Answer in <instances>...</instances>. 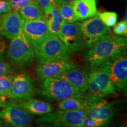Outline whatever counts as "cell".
Wrapping results in <instances>:
<instances>
[{"mask_svg":"<svg viewBox=\"0 0 127 127\" xmlns=\"http://www.w3.org/2000/svg\"><path fill=\"white\" fill-rule=\"evenodd\" d=\"M126 37L107 35L98 41L85 54L84 57L90 69L127 51Z\"/></svg>","mask_w":127,"mask_h":127,"instance_id":"1","label":"cell"},{"mask_svg":"<svg viewBox=\"0 0 127 127\" xmlns=\"http://www.w3.org/2000/svg\"><path fill=\"white\" fill-rule=\"evenodd\" d=\"M85 124L87 127H107L115 113L114 103L104 98L87 97Z\"/></svg>","mask_w":127,"mask_h":127,"instance_id":"2","label":"cell"},{"mask_svg":"<svg viewBox=\"0 0 127 127\" xmlns=\"http://www.w3.org/2000/svg\"><path fill=\"white\" fill-rule=\"evenodd\" d=\"M34 50L39 64L56 60L69 59L74 53L58 36L51 34L35 47Z\"/></svg>","mask_w":127,"mask_h":127,"instance_id":"3","label":"cell"},{"mask_svg":"<svg viewBox=\"0 0 127 127\" xmlns=\"http://www.w3.org/2000/svg\"><path fill=\"white\" fill-rule=\"evenodd\" d=\"M39 92L47 98L58 101L74 98H86L85 94L78 89L59 78H48L43 79Z\"/></svg>","mask_w":127,"mask_h":127,"instance_id":"4","label":"cell"},{"mask_svg":"<svg viewBox=\"0 0 127 127\" xmlns=\"http://www.w3.org/2000/svg\"><path fill=\"white\" fill-rule=\"evenodd\" d=\"M86 109L64 111L58 109L41 115L36 119L38 124H46L54 127H87L85 124Z\"/></svg>","mask_w":127,"mask_h":127,"instance_id":"5","label":"cell"},{"mask_svg":"<svg viewBox=\"0 0 127 127\" xmlns=\"http://www.w3.org/2000/svg\"><path fill=\"white\" fill-rule=\"evenodd\" d=\"M87 96L102 99L115 93L116 90L106 69L102 65L91 69L89 73Z\"/></svg>","mask_w":127,"mask_h":127,"instance_id":"6","label":"cell"},{"mask_svg":"<svg viewBox=\"0 0 127 127\" xmlns=\"http://www.w3.org/2000/svg\"><path fill=\"white\" fill-rule=\"evenodd\" d=\"M35 57L34 48L30 45L21 30L9 44L8 58L14 64L24 66L32 63Z\"/></svg>","mask_w":127,"mask_h":127,"instance_id":"7","label":"cell"},{"mask_svg":"<svg viewBox=\"0 0 127 127\" xmlns=\"http://www.w3.org/2000/svg\"><path fill=\"white\" fill-rule=\"evenodd\" d=\"M116 91H121L127 85V51L113 57L102 64Z\"/></svg>","mask_w":127,"mask_h":127,"instance_id":"8","label":"cell"},{"mask_svg":"<svg viewBox=\"0 0 127 127\" xmlns=\"http://www.w3.org/2000/svg\"><path fill=\"white\" fill-rule=\"evenodd\" d=\"M110 28L105 25L98 16L81 23V34L84 47L87 48L95 45L98 41L108 34Z\"/></svg>","mask_w":127,"mask_h":127,"instance_id":"9","label":"cell"},{"mask_svg":"<svg viewBox=\"0 0 127 127\" xmlns=\"http://www.w3.org/2000/svg\"><path fill=\"white\" fill-rule=\"evenodd\" d=\"M0 118L11 127H31L33 116L15 102L8 103L0 111Z\"/></svg>","mask_w":127,"mask_h":127,"instance_id":"10","label":"cell"},{"mask_svg":"<svg viewBox=\"0 0 127 127\" xmlns=\"http://www.w3.org/2000/svg\"><path fill=\"white\" fill-rule=\"evenodd\" d=\"M58 36L73 52L79 51L85 47L81 34V23H65Z\"/></svg>","mask_w":127,"mask_h":127,"instance_id":"11","label":"cell"},{"mask_svg":"<svg viewBox=\"0 0 127 127\" xmlns=\"http://www.w3.org/2000/svg\"><path fill=\"white\" fill-rule=\"evenodd\" d=\"M35 90L30 75L20 74L14 75L9 98L24 101L34 97Z\"/></svg>","mask_w":127,"mask_h":127,"instance_id":"12","label":"cell"},{"mask_svg":"<svg viewBox=\"0 0 127 127\" xmlns=\"http://www.w3.org/2000/svg\"><path fill=\"white\" fill-rule=\"evenodd\" d=\"M22 31L33 48L38 45L50 35L45 19L23 20Z\"/></svg>","mask_w":127,"mask_h":127,"instance_id":"13","label":"cell"},{"mask_svg":"<svg viewBox=\"0 0 127 127\" xmlns=\"http://www.w3.org/2000/svg\"><path fill=\"white\" fill-rule=\"evenodd\" d=\"M76 66L77 64L71 60H56L39 64L35 71L38 77L44 79L48 78H58L66 71Z\"/></svg>","mask_w":127,"mask_h":127,"instance_id":"14","label":"cell"},{"mask_svg":"<svg viewBox=\"0 0 127 127\" xmlns=\"http://www.w3.org/2000/svg\"><path fill=\"white\" fill-rule=\"evenodd\" d=\"M23 20L18 11L11 10L0 15V34L12 39L18 35L23 28Z\"/></svg>","mask_w":127,"mask_h":127,"instance_id":"15","label":"cell"},{"mask_svg":"<svg viewBox=\"0 0 127 127\" xmlns=\"http://www.w3.org/2000/svg\"><path fill=\"white\" fill-rule=\"evenodd\" d=\"M89 73L87 68L76 66L66 71L58 78L72 84L85 94L88 87Z\"/></svg>","mask_w":127,"mask_h":127,"instance_id":"16","label":"cell"},{"mask_svg":"<svg viewBox=\"0 0 127 127\" xmlns=\"http://www.w3.org/2000/svg\"><path fill=\"white\" fill-rule=\"evenodd\" d=\"M73 9L79 20H84L97 14L96 0H74Z\"/></svg>","mask_w":127,"mask_h":127,"instance_id":"17","label":"cell"},{"mask_svg":"<svg viewBox=\"0 0 127 127\" xmlns=\"http://www.w3.org/2000/svg\"><path fill=\"white\" fill-rule=\"evenodd\" d=\"M16 104L24 109H26L32 115L41 116L54 111V107L50 104L34 98H31Z\"/></svg>","mask_w":127,"mask_h":127,"instance_id":"18","label":"cell"},{"mask_svg":"<svg viewBox=\"0 0 127 127\" xmlns=\"http://www.w3.org/2000/svg\"><path fill=\"white\" fill-rule=\"evenodd\" d=\"M45 18L50 34L58 36L65 21L62 17L57 4L45 14Z\"/></svg>","mask_w":127,"mask_h":127,"instance_id":"19","label":"cell"},{"mask_svg":"<svg viewBox=\"0 0 127 127\" xmlns=\"http://www.w3.org/2000/svg\"><path fill=\"white\" fill-rule=\"evenodd\" d=\"M23 20H35L45 19V15L37 2L24 6L18 10Z\"/></svg>","mask_w":127,"mask_h":127,"instance_id":"20","label":"cell"},{"mask_svg":"<svg viewBox=\"0 0 127 127\" xmlns=\"http://www.w3.org/2000/svg\"><path fill=\"white\" fill-rule=\"evenodd\" d=\"M87 105L86 98H74L60 101L58 107L61 110L82 111L86 109Z\"/></svg>","mask_w":127,"mask_h":127,"instance_id":"21","label":"cell"},{"mask_svg":"<svg viewBox=\"0 0 127 127\" xmlns=\"http://www.w3.org/2000/svg\"><path fill=\"white\" fill-rule=\"evenodd\" d=\"M59 9L65 23H72L79 20L73 9L72 2L61 5L59 7Z\"/></svg>","mask_w":127,"mask_h":127,"instance_id":"22","label":"cell"},{"mask_svg":"<svg viewBox=\"0 0 127 127\" xmlns=\"http://www.w3.org/2000/svg\"><path fill=\"white\" fill-rule=\"evenodd\" d=\"M14 78L11 74L0 77V94L5 97H9Z\"/></svg>","mask_w":127,"mask_h":127,"instance_id":"23","label":"cell"},{"mask_svg":"<svg viewBox=\"0 0 127 127\" xmlns=\"http://www.w3.org/2000/svg\"><path fill=\"white\" fill-rule=\"evenodd\" d=\"M98 16L101 19L105 25L108 27H113L117 24L118 16L115 12L106 11L104 12H98Z\"/></svg>","mask_w":127,"mask_h":127,"instance_id":"24","label":"cell"},{"mask_svg":"<svg viewBox=\"0 0 127 127\" xmlns=\"http://www.w3.org/2000/svg\"><path fill=\"white\" fill-rule=\"evenodd\" d=\"M8 2L12 10L18 11L20 9L27 5L36 2V0H8Z\"/></svg>","mask_w":127,"mask_h":127,"instance_id":"25","label":"cell"},{"mask_svg":"<svg viewBox=\"0 0 127 127\" xmlns=\"http://www.w3.org/2000/svg\"><path fill=\"white\" fill-rule=\"evenodd\" d=\"M44 15L47 14L56 5L55 0H36Z\"/></svg>","mask_w":127,"mask_h":127,"instance_id":"26","label":"cell"},{"mask_svg":"<svg viewBox=\"0 0 127 127\" xmlns=\"http://www.w3.org/2000/svg\"><path fill=\"white\" fill-rule=\"evenodd\" d=\"M114 32L120 36H127V21H121L114 25Z\"/></svg>","mask_w":127,"mask_h":127,"instance_id":"27","label":"cell"},{"mask_svg":"<svg viewBox=\"0 0 127 127\" xmlns=\"http://www.w3.org/2000/svg\"><path fill=\"white\" fill-rule=\"evenodd\" d=\"M12 72V67L7 61L2 58L0 59V77L11 74Z\"/></svg>","mask_w":127,"mask_h":127,"instance_id":"28","label":"cell"},{"mask_svg":"<svg viewBox=\"0 0 127 127\" xmlns=\"http://www.w3.org/2000/svg\"><path fill=\"white\" fill-rule=\"evenodd\" d=\"M12 9L9 5L8 1L0 0V15L11 11Z\"/></svg>","mask_w":127,"mask_h":127,"instance_id":"29","label":"cell"},{"mask_svg":"<svg viewBox=\"0 0 127 127\" xmlns=\"http://www.w3.org/2000/svg\"><path fill=\"white\" fill-rule=\"evenodd\" d=\"M6 48H7V42L5 39L0 36V59L4 56Z\"/></svg>","mask_w":127,"mask_h":127,"instance_id":"30","label":"cell"},{"mask_svg":"<svg viewBox=\"0 0 127 127\" xmlns=\"http://www.w3.org/2000/svg\"><path fill=\"white\" fill-rule=\"evenodd\" d=\"M5 96H4V95H1L0 94V107L1 108H4L6 107L8 102H7V100H6Z\"/></svg>","mask_w":127,"mask_h":127,"instance_id":"31","label":"cell"},{"mask_svg":"<svg viewBox=\"0 0 127 127\" xmlns=\"http://www.w3.org/2000/svg\"><path fill=\"white\" fill-rule=\"evenodd\" d=\"M55 1L57 5H63L71 3L74 0H55Z\"/></svg>","mask_w":127,"mask_h":127,"instance_id":"32","label":"cell"},{"mask_svg":"<svg viewBox=\"0 0 127 127\" xmlns=\"http://www.w3.org/2000/svg\"><path fill=\"white\" fill-rule=\"evenodd\" d=\"M0 127H11L9 124L6 123L5 121L0 118Z\"/></svg>","mask_w":127,"mask_h":127,"instance_id":"33","label":"cell"},{"mask_svg":"<svg viewBox=\"0 0 127 127\" xmlns=\"http://www.w3.org/2000/svg\"><path fill=\"white\" fill-rule=\"evenodd\" d=\"M37 127H54L51 125L46 124H39V125Z\"/></svg>","mask_w":127,"mask_h":127,"instance_id":"34","label":"cell"},{"mask_svg":"<svg viewBox=\"0 0 127 127\" xmlns=\"http://www.w3.org/2000/svg\"><path fill=\"white\" fill-rule=\"evenodd\" d=\"M116 127H127V125L125 124H121Z\"/></svg>","mask_w":127,"mask_h":127,"instance_id":"35","label":"cell"},{"mask_svg":"<svg viewBox=\"0 0 127 127\" xmlns=\"http://www.w3.org/2000/svg\"><path fill=\"white\" fill-rule=\"evenodd\" d=\"M6 1H8V0H6Z\"/></svg>","mask_w":127,"mask_h":127,"instance_id":"36","label":"cell"}]
</instances>
